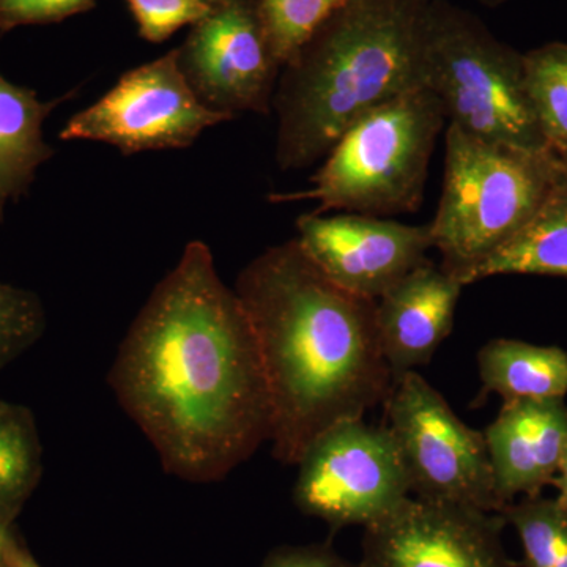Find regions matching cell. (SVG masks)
<instances>
[{"instance_id": "6da1fadb", "label": "cell", "mask_w": 567, "mask_h": 567, "mask_svg": "<svg viewBox=\"0 0 567 567\" xmlns=\"http://www.w3.org/2000/svg\"><path fill=\"white\" fill-rule=\"evenodd\" d=\"M118 404L164 472L215 483L270 442V393L237 292L204 241L186 245L142 306L112 363Z\"/></svg>"}, {"instance_id": "7a4b0ae2", "label": "cell", "mask_w": 567, "mask_h": 567, "mask_svg": "<svg viewBox=\"0 0 567 567\" xmlns=\"http://www.w3.org/2000/svg\"><path fill=\"white\" fill-rule=\"evenodd\" d=\"M234 290L264 364L276 461L297 466L328 427L385 404L394 380L380 347L375 301L328 279L297 238L259 254Z\"/></svg>"}, {"instance_id": "3957f363", "label": "cell", "mask_w": 567, "mask_h": 567, "mask_svg": "<svg viewBox=\"0 0 567 567\" xmlns=\"http://www.w3.org/2000/svg\"><path fill=\"white\" fill-rule=\"evenodd\" d=\"M431 0H350L282 66L274 96L276 164L305 169L375 107L424 87Z\"/></svg>"}, {"instance_id": "277c9868", "label": "cell", "mask_w": 567, "mask_h": 567, "mask_svg": "<svg viewBox=\"0 0 567 567\" xmlns=\"http://www.w3.org/2000/svg\"><path fill=\"white\" fill-rule=\"evenodd\" d=\"M446 122L442 103L427 87L402 93L347 130L324 156L311 188L270 194L268 200H315L316 215L336 210L382 218L415 212Z\"/></svg>"}, {"instance_id": "5b68a950", "label": "cell", "mask_w": 567, "mask_h": 567, "mask_svg": "<svg viewBox=\"0 0 567 567\" xmlns=\"http://www.w3.org/2000/svg\"><path fill=\"white\" fill-rule=\"evenodd\" d=\"M421 69L423 85L442 103L447 125L491 144L548 151L525 85L524 55L496 39L472 11L431 0Z\"/></svg>"}, {"instance_id": "8992f818", "label": "cell", "mask_w": 567, "mask_h": 567, "mask_svg": "<svg viewBox=\"0 0 567 567\" xmlns=\"http://www.w3.org/2000/svg\"><path fill=\"white\" fill-rule=\"evenodd\" d=\"M445 178L434 221L440 267L461 281L535 215L558 181L554 153L491 144L446 130Z\"/></svg>"}, {"instance_id": "52a82bcc", "label": "cell", "mask_w": 567, "mask_h": 567, "mask_svg": "<svg viewBox=\"0 0 567 567\" xmlns=\"http://www.w3.org/2000/svg\"><path fill=\"white\" fill-rule=\"evenodd\" d=\"M386 427L404 462L410 494L502 514L484 432L466 425L423 375L406 372L385 401Z\"/></svg>"}, {"instance_id": "ba28073f", "label": "cell", "mask_w": 567, "mask_h": 567, "mask_svg": "<svg viewBox=\"0 0 567 567\" xmlns=\"http://www.w3.org/2000/svg\"><path fill=\"white\" fill-rule=\"evenodd\" d=\"M297 466L298 509L333 529L369 527L412 496L386 425L339 421L317 436Z\"/></svg>"}, {"instance_id": "9c48e42d", "label": "cell", "mask_w": 567, "mask_h": 567, "mask_svg": "<svg viewBox=\"0 0 567 567\" xmlns=\"http://www.w3.org/2000/svg\"><path fill=\"white\" fill-rule=\"evenodd\" d=\"M233 115L205 106L178 66L177 50L122 74L117 84L61 132L62 141H96L123 155L192 147Z\"/></svg>"}, {"instance_id": "30bf717a", "label": "cell", "mask_w": 567, "mask_h": 567, "mask_svg": "<svg viewBox=\"0 0 567 567\" xmlns=\"http://www.w3.org/2000/svg\"><path fill=\"white\" fill-rule=\"evenodd\" d=\"M178 66L197 99L216 112L268 115L281 63L268 39L259 0H234L192 25Z\"/></svg>"}, {"instance_id": "8fae6325", "label": "cell", "mask_w": 567, "mask_h": 567, "mask_svg": "<svg viewBox=\"0 0 567 567\" xmlns=\"http://www.w3.org/2000/svg\"><path fill=\"white\" fill-rule=\"evenodd\" d=\"M502 514L409 496L365 527L361 567H513Z\"/></svg>"}, {"instance_id": "7c38bea8", "label": "cell", "mask_w": 567, "mask_h": 567, "mask_svg": "<svg viewBox=\"0 0 567 567\" xmlns=\"http://www.w3.org/2000/svg\"><path fill=\"white\" fill-rule=\"evenodd\" d=\"M298 244L347 292L379 300L427 260L431 224L410 226L377 216L309 213L297 219Z\"/></svg>"}, {"instance_id": "4fadbf2b", "label": "cell", "mask_w": 567, "mask_h": 567, "mask_svg": "<svg viewBox=\"0 0 567 567\" xmlns=\"http://www.w3.org/2000/svg\"><path fill=\"white\" fill-rule=\"evenodd\" d=\"M464 284L425 260L375 301L380 347L393 380L431 363L451 334Z\"/></svg>"}, {"instance_id": "5bb4252c", "label": "cell", "mask_w": 567, "mask_h": 567, "mask_svg": "<svg viewBox=\"0 0 567 567\" xmlns=\"http://www.w3.org/2000/svg\"><path fill=\"white\" fill-rule=\"evenodd\" d=\"M496 491L505 506L551 484L567 450L565 399L511 401L484 431Z\"/></svg>"}, {"instance_id": "9a60e30c", "label": "cell", "mask_w": 567, "mask_h": 567, "mask_svg": "<svg viewBox=\"0 0 567 567\" xmlns=\"http://www.w3.org/2000/svg\"><path fill=\"white\" fill-rule=\"evenodd\" d=\"M73 95L40 102L35 91L11 84L0 74V204L20 200L41 164L50 162L54 148L43 140V122Z\"/></svg>"}, {"instance_id": "2e32d148", "label": "cell", "mask_w": 567, "mask_h": 567, "mask_svg": "<svg viewBox=\"0 0 567 567\" xmlns=\"http://www.w3.org/2000/svg\"><path fill=\"white\" fill-rule=\"evenodd\" d=\"M507 275L567 278V183L559 177L535 215L505 245L466 271L464 286Z\"/></svg>"}, {"instance_id": "e0dca14e", "label": "cell", "mask_w": 567, "mask_h": 567, "mask_svg": "<svg viewBox=\"0 0 567 567\" xmlns=\"http://www.w3.org/2000/svg\"><path fill=\"white\" fill-rule=\"evenodd\" d=\"M477 371L486 393L503 402L551 401L567 394V352L517 339H492L477 353Z\"/></svg>"}, {"instance_id": "ac0fdd59", "label": "cell", "mask_w": 567, "mask_h": 567, "mask_svg": "<svg viewBox=\"0 0 567 567\" xmlns=\"http://www.w3.org/2000/svg\"><path fill=\"white\" fill-rule=\"evenodd\" d=\"M41 476V445L35 420L25 406L0 412V525L11 528Z\"/></svg>"}, {"instance_id": "d6986e66", "label": "cell", "mask_w": 567, "mask_h": 567, "mask_svg": "<svg viewBox=\"0 0 567 567\" xmlns=\"http://www.w3.org/2000/svg\"><path fill=\"white\" fill-rule=\"evenodd\" d=\"M525 85L548 148L567 145V44L550 43L524 55Z\"/></svg>"}, {"instance_id": "ffe728a7", "label": "cell", "mask_w": 567, "mask_h": 567, "mask_svg": "<svg viewBox=\"0 0 567 567\" xmlns=\"http://www.w3.org/2000/svg\"><path fill=\"white\" fill-rule=\"evenodd\" d=\"M516 528L527 567H567V511L557 498L525 496L502 511Z\"/></svg>"}, {"instance_id": "44dd1931", "label": "cell", "mask_w": 567, "mask_h": 567, "mask_svg": "<svg viewBox=\"0 0 567 567\" xmlns=\"http://www.w3.org/2000/svg\"><path fill=\"white\" fill-rule=\"evenodd\" d=\"M350 0H259L276 59L286 65L312 33Z\"/></svg>"}, {"instance_id": "7402d4cb", "label": "cell", "mask_w": 567, "mask_h": 567, "mask_svg": "<svg viewBox=\"0 0 567 567\" xmlns=\"http://www.w3.org/2000/svg\"><path fill=\"white\" fill-rule=\"evenodd\" d=\"M44 323L35 293L0 282V369L39 341Z\"/></svg>"}, {"instance_id": "603a6c76", "label": "cell", "mask_w": 567, "mask_h": 567, "mask_svg": "<svg viewBox=\"0 0 567 567\" xmlns=\"http://www.w3.org/2000/svg\"><path fill=\"white\" fill-rule=\"evenodd\" d=\"M137 22L140 35L151 43H163L185 25L204 20L210 9L197 0H126Z\"/></svg>"}, {"instance_id": "cb8c5ba5", "label": "cell", "mask_w": 567, "mask_h": 567, "mask_svg": "<svg viewBox=\"0 0 567 567\" xmlns=\"http://www.w3.org/2000/svg\"><path fill=\"white\" fill-rule=\"evenodd\" d=\"M99 0H0V33L22 25L54 24L95 9Z\"/></svg>"}, {"instance_id": "d4e9b609", "label": "cell", "mask_w": 567, "mask_h": 567, "mask_svg": "<svg viewBox=\"0 0 567 567\" xmlns=\"http://www.w3.org/2000/svg\"><path fill=\"white\" fill-rule=\"evenodd\" d=\"M262 567H361L327 546L282 547L268 555Z\"/></svg>"}, {"instance_id": "484cf974", "label": "cell", "mask_w": 567, "mask_h": 567, "mask_svg": "<svg viewBox=\"0 0 567 567\" xmlns=\"http://www.w3.org/2000/svg\"><path fill=\"white\" fill-rule=\"evenodd\" d=\"M2 565L3 567H40L39 563L29 554L28 548L22 546L14 535L3 555Z\"/></svg>"}, {"instance_id": "4316f807", "label": "cell", "mask_w": 567, "mask_h": 567, "mask_svg": "<svg viewBox=\"0 0 567 567\" xmlns=\"http://www.w3.org/2000/svg\"><path fill=\"white\" fill-rule=\"evenodd\" d=\"M551 484L558 488L557 499L559 505L565 507L567 511V450L565 456H563L561 464H559L557 475H555Z\"/></svg>"}, {"instance_id": "83f0119b", "label": "cell", "mask_w": 567, "mask_h": 567, "mask_svg": "<svg viewBox=\"0 0 567 567\" xmlns=\"http://www.w3.org/2000/svg\"><path fill=\"white\" fill-rule=\"evenodd\" d=\"M554 153L555 162H557L559 177L567 183V145H559V147H550Z\"/></svg>"}, {"instance_id": "f1b7e54d", "label": "cell", "mask_w": 567, "mask_h": 567, "mask_svg": "<svg viewBox=\"0 0 567 567\" xmlns=\"http://www.w3.org/2000/svg\"><path fill=\"white\" fill-rule=\"evenodd\" d=\"M11 537H13L11 528L0 525V563H2L3 555H6V550L7 547H9Z\"/></svg>"}, {"instance_id": "f546056e", "label": "cell", "mask_w": 567, "mask_h": 567, "mask_svg": "<svg viewBox=\"0 0 567 567\" xmlns=\"http://www.w3.org/2000/svg\"><path fill=\"white\" fill-rule=\"evenodd\" d=\"M203 6L208 7L210 10L219 9V7L226 6V3L234 2V0H197Z\"/></svg>"}, {"instance_id": "4dcf8cb0", "label": "cell", "mask_w": 567, "mask_h": 567, "mask_svg": "<svg viewBox=\"0 0 567 567\" xmlns=\"http://www.w3.org/2000/svg\"><path fill=\"white\" fill-rule=\"evenodd\" d=\"M481 6L487 7V9H496V7L503 6L507 0H475Z\"/></svg>"}, {"instance_id": "1f68e13d", "label": "cell", "mask_w": 567, "mask_h": 567, "mask_svg": "<svg viewBox=\"0 0 567 567\" xmlns=\"http://www.w3.org/2000/svg\"><path fill=\"white\" fill-rule=\"evenodd\" d=\"M7 405H9V402L0 401V412H2V410L6 409Z\"/></svg>"}, {"instance_id": "d6a6232c", "label": "cell", "mask_w": 567, "mask_h": 567, "mask_svg": "<svg viewBox=\"0 0 567 567\" xmlns=\"http://www.w3.org/2000/svg\"><path fill=\"white\" fill-rule=\"evenodd\" d=\"M3 218V205L0 204V221H2Z\"/></svg>"}, {"instance_id": "836d02e7", "label": "cell", "mask_w": 567, "mask_h": 567, "mask_svg": "<svg viewBox=\"0 0 567 567\" xmlns=\"http://www.w3.org/2000/svg\"><path fill=\"white\" fill-rule=\"evenodd\" d=\"M0 567H3L2 563H0Z\"/></svg>"}]
</instances>
